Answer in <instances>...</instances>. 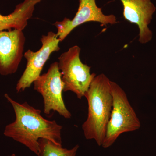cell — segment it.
Wrapping results in <instances>:
<instances>
[{
    "mask_svg": "<svg viewBox=\"0 0 156 156\" xmlns=\"http://www.w3.org/2000/svg\"><path fill=\"white\" fill-rule=\"evenodd\" d=\"M5 97L13 107L16 116L14 122L6 126L4 132L5 136L22 144L36 155L40 138L49 140L56 144L62 145V126L55 121L44 119L40 110L30 106L27 102L18 103L7 93Z\"/></svg>",
    "mask_w": 156,
    "mask_h": 156,
    "instance_id": "cell-1",
    "label": "cell"
},
{
    "mask_svg": "<svg viewBox=\"0 0 156 156\" xmlns=\"http://www.w3.org/2000/svg\"><path fill=\"white\" fill-rule=\"evenodd\" d=\"M110 80L103 73L95 76L85 96L88 103L87 119L82 126L87 140H94L101 146L113 106Z\"/></svg>",
    "mask_w": 156,
    "mask_h": 156,
    "instance_id": "cell-2",
    "label": "cell"
},
{
    "mask_svg": "<svg viewBox=\"0 0 156 156\" xmlns=\"http://www.w3.org/2000/svg\"><path fill=\"white\" fill-rule=\"evenodd\" d=\"M113 106L106 134L101 146L110 147L121 134L140 128V121L128 100L126 92L119 84L110 81Z\"/></svg>",
    "mask_w": 156,
    "mask_h": 156,
    "instance_id": "cell-3",
    "label": "cell"
},
{
    "mask_svg": "<svg viewBox=\"0 0 156 156\" xmlns=\"http://www.w3.org/2000/svg\"><path fill=\"white\" fill-rule=\"evenodd\" d=\"M81 48L75 45L58 58V67L64 84L63 92L71 91L80 99L85 96L96 76L91 73V66L84 64L80 58Z\"/></svg>",
    "mask_w": 156,
    "mask_h": 156,
    "instance_id": "cell-4",
    "label": "cell"
},
{
    "mask_svg": "<svg viewBox=\"0 0 156 156\" xmlns=\"http://www.w3.org/2000/svg\"><path fill=\"white\" fill-rule=\"evenodd\" d=\"M34 89L41 95L44 99V112L46 115L56 112L66 119L71 113L66 108L62 96L64 84L57 62L50 65L48 71L37 78L33 83Z\"/></svg>",
    "mask_w": 156,
    "mask_h": 156,
    "instance_id": "cell-5",
    "label": "cell"
},
{
    "mask_svg": "<svg viewBox=\"0 0 156 156\" xmlns=\"http://www.w3.org/2000/svg\"><path fill=\"white\" fill-rule=\"evenodd\" d=\"M41 41L42 47L40 50L36 52L28 50L23 55L27 60L26 67L16 85L17 92H23L29 88L41 75L43 67L51 54L60 50V41L53 32H49L47 35H42Z\"/></svg>",
    "mask_w": 156,
    "mask_h": 156,
    "instance_id": "cell-6",
    "label": "cell"
},
{
    "mask_svg": "<svg viewBox=\"0 0 156 156\" xmlns=\"http://www.w3.org/2000/svg\"><path fill=\"white\" fill-rule=\"evenodd\" d=\"M96 22L102 25L114 24L117 23L114 15H105L101 8L97 6L95 0H79L78 11L72 20L65 17L53 24L57 29V37L62 41L76 27L85 23Z\"/></svg>",
    "mask_w": 156,
    "mask_h": 156,
    "instance_id": "cell-7",
    "label": "cell"
},
{
    "mask_svg": "<svg viewBox=\"0 0 156 156\" xmlns=\"http://www.w3.org/2000/svg\"><path fill=\"white\" fill-rule=\"evenodd\" d=\"M26 38L23 30L0 31V74L8 76L17 71L24 51Z\"/></svg>",
    "mask_w": 156,
    "mask_h": 156,
    "instance_id": "cell-8",
    "label": "cell"
},
{
    "mask_svg": "<svg viewBox=\"0 0 156 156\" xmlns=\"http://www.w3.org/2000/svg\"><path fill=\"white\" fill-rule=\"evenodd\" d=\"M123 6V16L126 20L136 24L139 30V41L145 44L150 41L153 33L148 25L156 11L151 0H120Z\"/></svg>",
    "mask_w": 156,
    "mask_h": 156,
    "instance_id": "cell-9",
    "label": "cell"
},
{
    "mask_svg": "<svg viewBox=\"0 0 156 156\" xmlns=\"http://www.w3.org/2000/svg\"><path fill=\"white\" fill-rule=\"evenodd\" d=\"M43 0H24L8 15L0 14V31L17 29L23 30L32 17L35 7Z\"/></svg>",
    "mask_w": 156,
    "mask_h": 156,
    "instance_id": "cell-10",
    "label": "cell"
},
{
    "mask_svg": "<svg viewBox=\"0 0 156 156\" xmlns=\"http://www.w3.org/2000/svg\"><path fill=\"white\" fill-rule=\"evenodd\" d=\"M39 150L37 156H76L79 145L70 149L62 147L49 140L40 138L38 140Z\"/></svg>",
    "mask_w": 156,
    "mask_h": 156,
    "instance_id": "cell-11",
    "label": "cell"
},
{
    "mask_svg": "<svg viewBox=\"0 0 156 156\" xmlns=\"http://www.w3.org/2000/svg\"><path fill=\"white\" fill-rule=\"evenodd\" d=\"M8 156H16V155L15 154H12L11 155H9Z\"/></svg>",
    "mask_w": 156,
    "mask_h": 156,
    "instance_id": "cell-12",
    "label": "cell"
}]
</instances>
